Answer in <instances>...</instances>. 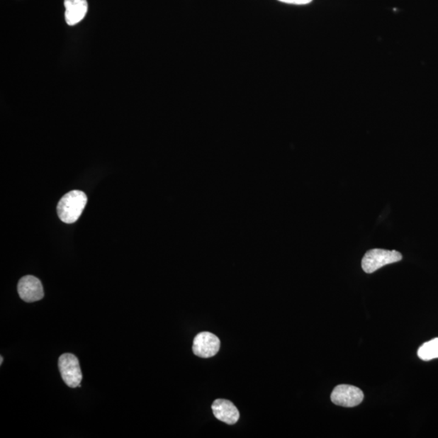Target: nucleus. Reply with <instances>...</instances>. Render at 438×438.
<instances>
[{
    "mask_svg": "<svg viewBox=\"0 0 438 438\" xmlns=\"http://www.w3.org/2000/svg\"><path fill=\"white\" fill-rule=\"evenodd\" d=\"M86 203L87 196L82 191L67 193L60 199L57 206L60 220L69 224L75 223L82 215Z\"/></svg>",
    "mask_w": 438,
    "mask_h": 438,
    "instance_id": "obj_1",
    "label": "nucleus"
},
{
    "mask_svg": "<svg viewBox=\"0 0 438 438\" xmlns=\"http://www.w3.org/2000/svg\"><path fill=\"white\" fill-rule=\"evenodd\" d=\"M403 256L400 252L393 250L375 249L365 254L362 259V269L367 274L377 271L381 267L389 264L400 262Z\"/></svg>",
    "mask_w": 438,
    "mask_h": 438,
    "instance_id": "obj_2",
    "label": "nucleus"
},
{
    "mask_svg": "<svg viewBox=\"0 0 438 438\" xmlns=\"http://www.w3.org/2000/svg\"><path fill=\"white\" fill-rule=\"evenodd\" d=\"M65 21L70 26L81 22L88 12L87 0H64Z\"/></svg>",
    "mask_w": 438,
    "mask_h": 438,
    "instance_id": "obj_8",
    "label": "nucleus"
},
{
    "mask_svg": "<svg viewBox=\"0 0 438 438\" xmlns=\"http://www.w3.org/2000/svg\"><path fill=\"white\" fill-rule=\"evenodd\" d=\"M212 410L215 417L222 422L228 425H235L238 422L240 412L231 401L217 400L213 403Z\"/></svg>",
    "mask_w": 438,
    "mask_h": 438,
    "instance_id": "obj_7",
    "label": "nucleus"
},
{
    "mask_svg": "<svg viewBox=\"0 0 438 438\" xmlns=\"http://www.w3.org/2000/svg\"><path fill=\"white\" fill-rule=\"evenodd\" d=\"M279 1L295 5H306L310 4L313 0H279Z\"/></svg>",
    "mask_w": 438,
    "mask_h": 438,
    "instance_id": "obj_10",
    "label": "nucleus"
},
{
    "mask_svg": "<svg viewBox=\"0 0 438 438\" xmlns=\"http://www.w3.org/2000/svg\"><path fill=\"white\" fill-rule=\"evenodd\" d=\"M18 293L26 302L32 303L40 301L44 297L41 281L32 275H27L19 281Z\"/></svg>",
    "mask_w": 438,
    "mask_h": 438,
    "instance_id": "obj_6",
    "label": "nucleus"
},
{
    "mask_svg": "<svg viewBox=\"0 0 438 438\" xmlns=\"http://www.w3.org/2000/svg\"><path fill=\"white\" fill-rule=\"evenodd\" d=\"M418 356L425 361L438 358V338L432 339L419 348Z\"/></svg>",
    "mask_w": 438,
    "mask_h": 438,
    "instance_id": "obj_9",
    "label": "nucleus"
},
{
    "mask_svg": "<svg viewBox=\"0 0 438 438\" xmlns=\"http://www.w3.org/2000/svg\"><path fill=\"white\" fill-rule=\"evenodd\" d=\"M220 349V340L210 332H201L195 337L193 351L196 356L201 358L215 356Z\"/></svg>",
    "mask_w": 438,
    "mask_h": 438,
    "instance_id": "obj_5",
    "label": "nucleus"
},
{
    "mask_svg": "<svg viewBox=\"0 0 438 438\" xmlns=\"http://www.w3.org/2000/svg\"><path fill=\"white\" fill-rule=\"evenodd\" d=\"M364 400V393L357 387L350 385H339L336 386L332 394L331 400L335 405L354 408L361 404Z\"/></svg>",
    "mask_w": 438,
    "mask_h": 438,
    "instance_id": "obj_4",
    "label": "nucleus"
},
{
    "mask_svg": "<svg viewBox=\"0 0 438 438\" xmlns=\"http://www.w3.org/2000/svg\"><path fill=\"white\" fill-rule=\"evenodd\" d=\"M59 369L62 378L70 388L81 387L82 373L79 361L72 354L66 353L59 359Z\"/></svg>",
    "mask_w": 438,
    "mask_h": 438,
    "instance_id": "obj_3",
    "label": "nucleus"
},
{
    "mask_svg": "<svg viewBox=\"0 0 438 438\" xmlns=\"http://www.w3.org/2000/svg\"><path fill=\"white\" fill-rule=\"evenodd\" d=\"M3 356H0V365L3 364Z\"/></svg>",
    "mask_w": 438,
    "mask_h": 438,
    "instance_id": "obj_11",
    "label": "nucleus"
}]
</instances>
